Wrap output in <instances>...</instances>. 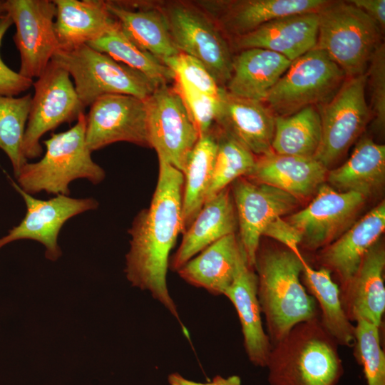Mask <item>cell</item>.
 Instances as JSON below:
<instances>
[{
	"label": "cell",
	"instance_id": "d6a6232c",
	"mask_svg": "<svg viewBox=\"0 0 385 385\" xmlns=\"http://www.w3.org/2000/svg\"><path fill=\"white\" fill-rule=\"evenodd\" d=\"M87 45L143 73L157 86L170 85L174 81L173 72L158 58L130 41L117 21L103 36Z\"/></svg>",
	"mask_w": 385,
	"mask_h": 385
},
{
	"label": "cell",
	"instance_id": "e0dca14e",
	"mask_svg": "<svg viewBox=\"0 0 385 385\" xmlns=\"http://www.w3.org/2000/svg\"><path fill=\"white\" fill-rule=\"evenodd\" d=\"M327 0H219L197 4L216 21L226 36L245 35L274 19L318 12Z\"/></svg>",
	"mask_w": 385,
	"mask_h": 385
},
{
	"label": "cell",
	"instance_id": "f546056e",
	"mask_svg": "<svg viewBox=\"0 0 385 385\" xmlns=\"http://www.w3.org/2000/svg\"><path fill=\"white\" fill-rule=\"evenodd\" d=\"M302 273L307 292L319 305V320L325 330L338 344L354 346V326L345 313L340 289L331 272L324 267L314 269L305 260Z\"/></svg>",
	"mask_w": 385,
	"mask_h": 385
},
{
	"label": "cell",
	"instance_id": "ab89813d",
	"mask_svg": "<svg viewBox=\"0 0 385 385\" xmlns=\"http://www.w3.org/2000/svg\"><path fill=\"white\" fill-rule=\"evenodd\" d=\"M12 24V19L8 14L0 19V47L6 32ZM33 83L32 79L11 69L0 56V96H17L27 91Z\"/></svg>",
	"mask_w": 385,
	"mask_h": 385
},
{
	"label": "cell",
	"instance_id": "9c48e42d",
	"mask_svg": "<svg viewBox=\"0 0 385 385\" xmlns=\"http://www.w3.org/2000/svg\"><path fill=\"white\" fill-rule=\"evenodd\" d=\"M33 85L34 94L21 150L26 160L41 155L40 140L45 133L77 120L85 109L68 71L51 61Z\"/></svg>",
	"mask_w": 385,
	"mask_h": 385
},
{
	"label": "cell",
	"instance_id": "e575fe53",
	"mask_svg": "<svg viewBox=\"0 0 385 385\" xmlns=\"http://www.w3.org/2000/svg\"><path fill=\"white\" fill-rule=\"evenodd\" d=\"M32 96H0V148L9 158L14 176L27 163L22 154V144Z\"/></svg>",
	"mask_w": 385,
	"mask_h": 385
},
{
	"label": "cell",
	"instance_id": "f35d334b",
	"mask_svg": "<svg viewBox=\"0 0 385 385\" xmlns=\"http://www.w3.org/2000/svg\"><path fill=\"white\" fill-rule=\"evenodd\" d=\"M366 86L370 94V111L375 130L382 132L385 126V44L374 53L366 71Z\"/></svg>",
	"mask_w": 385,
	"mask_h": 385
},
{
	"label": "cell",
	"instance_id": "603a6c76",
	"mask_svg": "<svg viewBox=\"0 0 385 385\" xmlns=\"http://www.w3.org/2000/svg\"><path fill=\"white\" fill-rule=\"evenodd\" d=\"M246 257L235 233L212 243L176 272L188 284L215 295H224Z\"/></svg>",
	"mask_w": 385,
	"mask_h": 385
},
{
	"label": "cell",
	"instance_id": "4dcf8cb0",
	"mask_svg": "<svg viewBox=\"0 0 385 385\" xmlns=\"http://www.w3.org/2000/svg\"><path fill=\"white\" fill-rule=\"evenodd\" d=\"M217 129L200 137L183 172V232L191 225L203 206L212 176L217 151Z\"/></svg>",
	"mask_w": 385,
	"mask_h": 385
},
{
	"label": "cell",
	"instance_id": "cb8c5ba5",
	"mask_svg": "<svg viewBox=\"0 0 385 385\" xmlns=\"http://www.w3.org/2000/svg\"><path fill=\"white\" fill-rule=\"evenodd\" d=\"M224 295L233 304L241 324L245 352L250 362L265 367L272 344L265 331L257 297V279L245 257Z\"/></svg>",
	"mask_w": 385,
	"mask_h": 385
},
{
	"label": "cell",
	"instance_id": "d590c367",
	"mask_svg": "<svg viewBox=\"0 0 385 385\" xmlns=\"http://www.w3.org/2000/svg\"><path fill=\"white\" fill-rule=\"evenodd\" d=\"M355 322L354 352L363 366L366 385H385V354L381 347L379 327L364 319Z\"/></svg>",
	"mask_w": 385,
	"mask_h": 385
},
{
	"label": "cell",
	"instance_id": "52a82bcc",
	"mask_svg": "<svg viewBox=\"0 0 385 385\" xmlns=\"http://www.w3.org/2000/svg\"><path fill=\"white\" fill-rule=\"evenodd\" d=\"M160 5L179 51L202 62L217 84L225 88L231 76L234 56L216 21L195 2L173 1Z\"/></svg>",
	"mask_w": 385,
	"mask_h": 385
},
{
	"label": "cell",
	"instance_id": "5b68a950",
	"mask_svg": "<svg viewBox=\"0 0 385 385\" xmlns=\"http://www.w3.org/2000/svg\"><path fill=\"white\" fill-rule=\"evenodd\" d=\"M317 14L314 48L326 53L346 77L365 73L374 53L382 43L378 25L348 1H329Z\"/></svg>",
	"mask_w": 385,
	"mask_h": 385
},
{
	"label": "cell",
	"instance_id": "f1b7e54d",
	"mask_svg": "<svg viewBox=\"0 0 385 385\" xmlns=\"http://www.w3.org/2000/svg\"><path fill=\"white\" fill-rule=\"evenodd\" d=\"M330 186L340 192H354L367 197L381 188L385 180V146L363 137L349 159L328 171Z\"/></svg>",
	"mask_w": 385,
	"mask_h": 385
},
{
	"label": "cell",
	"instance_id": "4fadbf2b",
	"mask_svg": "<svg viewBox=\"0 0 385 385\" xmlns=\"http://www.w3.org/2000/svg\"><path fill=\"white\" fill-rule=\"evenodd\" d=\"M86 118V142L91 153L120 141L150 147L145 100L106 95L90 106Z\"/></svg>",
	"mask_w": 385,
	"mask_h": 385
},
{
	"label": "cell",
	"instance_id": "8fae6325",
	"mask_svg": "<svg viewBox=\"0 0 385 385\" xmlns=\"http://www.w3.org/2000/svg\"><path fill=\"white\" fill-rule=\"evenodd\" d=\"M145 101L150 147L183 173L200 138L183 99L173 86L163 85Z\"/></svg>",
	"mask_w": 385,
	"mask_h": 385
},
{
	"label": "cell",
	"instance_id": "7a4b0ae2",
	"mask_svg": "<svg viewBox=\"0 0 385 385\" xmlns=\"http://www.w3.org/2000/svg\"><path fill=\"white\" fill-rule=\"evenodd\" d=\"M304 261L303 256L286 247H258L253 268L257 272L261 312L272 345L297 324L318 317L317 302L300 281Z\"/></svg>",
	"mask_w": 385,
	"mask_h": 385
},
{
	"label": "cell",
	"instance_id": "277c9868",
	"mask_svg": "<svg viewBox=\"0 0 385 385\" xmlns=\"http://www.w3.org/2000/svg\"><path fill=\"white\" fill-rule=\"evenodd\" d=\"M86 118L82 113L73 126L43 140L46 152L43 158L36 163H25L16 177L19 188L30 195L44 191L68 195L69 184L76 179L85 178L93 184L101 183L106 173L92 160L86 142Z\"/></svg>",
	"mask_w": 385,
	"mask_h": 385
},
{
	"label": "cell",
	"instance_id": "8992f818",
	"mask_svg": "<svg viewBox=\"0 0 385 385\" xmlns=\"http://www.w3.org/2000/svg\"><path fill=\"white\" fill-rule=\"evenodd\" d=\"M51 61L73 78L76 91L84 108L111 94L130 95L145 100L159 87L143 73L87 44L59 49Z\"/></svg>",
	"mask_w": 385,
	"mask_h": 385
},
{
	"label": "cell",
	"instance_id": "836d02e7",
	"mask_svg": "<svg viewBox=\"0 0 385 385\" xmlns=\"http://www.w3.org/2000/svg\"><path fill=\"white\" fill-rule=\"evenodd\" d=\"M217 135V151L205 202L237 179L247 177L252 172L256 160L255 155L246 147L218 128Z\"/></svg>",
	"mask_w": 385,
	"mask_h": 385
},
{
	"label": "cell",
	"instance_id": "44dd1931",
	"mask_svg": "<svg viewBox=\"0 0 385 385\" xmlns=\"http://www.w3.org/2000/svg\"><path fill=\"white\" fill-rule=\"evenodd\" d=\"M385 230V203L380 202L351 225L334 242L326 246L319 261L334 272L345 287L356 274L369 249L378 242Z\"/></svg>",
	"mask_w": 385,
	"mask_h": 385
},
{
	"label": "cell",
	"instance_id": "60d3db41",
	"mask_svg": "<svg viewBox=\"0 0 385 385\" xmlns=\"http://www.w3.org/2000/svg\"><path fill=\"white\" fill-rule=\"evenodd\" d=\"M262 235L277 240L297 256H302L299 250L301 245L299 233L282 217H278L270 222L265 229Z\"/></svg>",
	"mask_w": 385,
	"mask_h": 385
},
{
	"label": "cell",
	"instance_id": "484cf974",
	"mask_svg": "<svg viewBox=\"0 0 385 385\" xmlns=\"http://www.w3.org/2000/svg\"><path fill=\"white\" fill-rule=\"evenodd\" d=\"M237 225L235 207L227 187L204 203L183 232L182 242L170 260V267L174 271L178 270L212 243L234 234Z\"/></svg>",
	"mask_w": 385,
	"mask_h": 385
},
{
	"label": "cell",
	"instance_id": "1f68e13d",
	"mask_svg": "<svg viewBox=\"0 0 385 385\" xmlns=\"http://www.w3.org/2000/svg\"><path fill=\"white\" fill-rule=\"evenodd\" d=\"M322 138V123L316 106L287 116H276L272 150L280 155L315 157Z\"/></svg>",
	"mask_w": 385,
	"mask_h": 385
},
{
	"label": "cell",
	"instance_id": "b9f144b4",
	"mask_svg": "<svg viewBox=\"0 0 385 385\" xmlns=\"http://www.w3.org/2000/svg\"><path fill=\"white\" fill-rule=\"evenodd\" d=\"M349 3L363 11L380 28L381 32L385 29L384 0H351Z\"/></svg>",
	"mask_w": 385,
	"mask_h": 385
},
{
	"label": "cell",
	"instance_id": "7c38bea8",
	"mask_svg": "<svg viewBox=\"0 0 385 385\" xmlns=\"http://www.w3.org/2000/svg\"><path fill=\"white\" fill-rule=\"evenodd\" d=\"M6 5L16 26L13 39L20 53L19 73L38 78L60 49L53 29L56 5L50 0H6Z\"/></svg>",
	"mask_w": 385,
	"mask_h": 385
},
{
	"label": "cell",
	"instance_id": "74e56055",
	"mask_svg": "<svg viewBox=\"0 0 385 385\" xmlns=\"http://www.w3.org/2000/svg\"><path fill=\"white\" fill-rule=\"evenodd\" d=\"M164 63L173 72L175 78L188 83L202 93L220 96L222 87L217 84L207 68L197 58L180 52L165 59Z\"/></svg>",
	"mask_w": 385,
	"mask_h": 385
},
{
	"label": "cell",
	"instance_id": "ffe728a7",
	"mask_svg": "<svg viewBox=\"0 0 385 385\" xmlns=\"http://www.w3.org/2000/svg\"><path fill=\"white\" fill-rule=\"evenodd\" d=\"M107 7L126 36L162 62L180 53L160 3L106 1Z\"/></svg>",
	"mask_w": 385,
	"mask_h": 385
},
{
	"label": "cell",
	"instance_id": "d6986e66",
	"mask_svg": "<svg viewBox=\"0 0 385 385\" xmlns=\"http://www.w3.org/2000/svg\"><path fill=\"white\" fill-rule=\"evenodd\" d=\"M318 21L317 12L280 17L245 35L232 38L230 44L240 51L267 49L293 61L315 47Z\"/></svg>",
	"mask_w": 385,
	"mask_h": 385
},
{
	"label": "cell",
	"instance_id": "83f0119b",
	"mask_svg": "<svg viewBox=\"0 0 385 385\" xmlns=\"http://www.w3.org/2000/svg\"><path fill=\"white\" fill-rule=\"evenodd\" d=\"M53 1L56 8L53 29L60 49L87 44L103 36L116 23L106 1Z\"/></svg>",
	"mask_w": 385,
	"mask_h": 385
},
{
	"label": "cell",
	"instance_id": "5bb4252c",
	"mask_svg": "<svg viewBox=\"0 0 385 385\" xmlns=\"http://www.w3.org/2000/svg\"><path fill=\"white\" fill-rule=\"evenodd\" d=\"M365 199L359 193L340 192L322 184L312 202L287 222L299 233L305 247H325L352 225Z\"/></svg>",
	"mask_w": 385,
	"mask_h": 385
},
{
	"label": "cell",
	"instance_id": "6da1fadb",
	"mask_svg": "<svg viewBox=\"0 0 385 385\" xmlns=\"http://www.w3.org/2000/svg\"><path fill=\"white\" fill-rule=\"evenodd\" d=\"M158 163V178L150 204L138 213L128 230L131 239L125 272L133 286L149 292L178 319L188 337L167 286L170 252L183 231L184 178L183 173L171 165L161 160Z\"/></svg>",
	"mask_w": 385,
	"mask_h": 385
},
{
	"label": "cell",
	"instance_id": "30bf717a",
	"mask_svg": "<svg viewBox=\"0 0 385 385\" xmlns=\"http://www.w3.org/2000/svg\"><path fill=\"white\" fill-rule=\"evenodd\" d=\"M366 87V73L346 77L329 101L317 106L321 118L322 138L314 158L327 169L345 154L371 118Z\"/></svg>",
	"mask_w": 385,
	"mask_h": 385
},
{
	"label": "cell",
	"instance_id": "8d00e7d4",
	"mask_svg": "<svg viewBox=\"0 0 385 385\" xmlns=\"http://www.w3.org/2000/svg\"><path fill=\"white\" fill-rule=\"evenodd\" d=\"M173 86L183 99L200 137L209 133L215 125L220 96L202 93L177 78Z\"/></svg>",
	"mask_w": 385,
	"mask_h": 385
},
{
	"label": "cell",
	"instance_id": "7402d4cb",
	"mask_svg": "<svg viewBox=\"0 0 385 385\" xmlns=\"http://www.w3.org/2000/svg\"><path fill=\"white\" fill-rule=\"evenodd\" d=\"M385 250L378 242L364 256L354 277L340 289L343 308L349 319H364L380 327L385 311L383 272Z\"/></svg>",
	"mask_w": 385,
	"mask_h": 385
},
{
	"label": "cell",
	"instance_id": "2e32d148",
	"mask_svg": "<svg viewBox=\"0 0 385 385\" xmlns=\"http://www.w3.org/2000/svg\"><path fill=\"white\" fill-rule=\"evenodd\" d=\"M232 195L240 228V241L253 268L260 238L270 222L289 212L297 198L274 186L240 178L232 183Z\"/></svg>",
	"mask_w": 385,
	"mask_h": 385
},
{
	"label": "cell",
	"instance_id": "ac0fdd59",
	"mask_svg": "<svg viewBox=\"0 0 385 385\" xmlns=\"http://www.w3.org/2000/svg\"><path fill=\"white\" fill-rule=\"evenodd\" d=\"M275 118L264 102L232 96L222 88L215 125L255 155L272 151Z\"/></svg>",
	"mask_w": 385,
	"mask_h": 385
},
{
	"label": "cell",
	"instance_id": "d4e9b609",
	"mask_svg": "<svg viewBox=\"0 0 385 385\" xmlns=\"http://www.w3.org/2000/svg\"><path fill=\"white\" fill-rule=\"evenodd\" d=\"M328 169L314 158L280 155L273 151L256 158L249 180L277 188L296 198L317 191Z\"/></svg>",
	"mask_w": 385,
	"mask_h": 385
},
{
	"label": "cell",
	"instance_id": "9a60e30c",
	"mask_svg": "<svg viewBox=\"0 0 385 385\" xmlns=\"http://www.w3.org/2000/svg\"><path fill=\"white\" fill-rule=\"evenodd\" d=\"M9 178L22 196L26 212L17 226L0 238V249L13 241L33 240L45 246L47 259L56 260L61 255L57 239L64 223L77 215L96 209L98 202L92 197L73 198L66 195H57L46 200L36 199L22 190L10 177Z\"/></svg>",
	"mask_w": 385,
	"mask_h": 385
},
{
	"label": "cell",
	"instance_id": "3957f363",
	"mask_svg": "<svg viewBox=\"0 0 385 385\" xmlns=\"http://www.w3.org/2000/svg\"><path fill=\"white\" fill-rule=\"evenodd\" d=\"M265 367L269 385H337L344 374L338 344L319 317L272 344Z\"/></svg>",
	"mask_w": 385,
	"mask_h": 385
},
{
	"label": "cell",
	"instance_id": "7bdbcfd3",
	"mask_svg": "<svg viewBox=\"0 0 385 385\" xmlns=\"http://www.w3.org/2000/svg\"><path fill=\"white\" fill-rule=\"evenodd\" d=\"M168 383L169 385H242L241 379L237 375L227 378L217 375L210 381L201 383L185 379L176 372L168 376Z\"/></svg>",
	"mask_w": 385,
	"mask_h": 385
},
{
	"label": "cell",
	"instance_id": "4316f807",
	"mask_svg": "<svg viewBox=\"0 0 385 385\" xmlns=\"http://www.w3.org/2000/svg\"><path fill=\"white\" fill-rule=\"evenodd\" d=\"M291 63L267 49L242 50L233 57L231 76L224 88L232 96L265 102Z\"/></svg>",
	"mask_w": 385,
	"mask_h": 385
},
{
	"label": "cell",
	"instance_id": "ba28073f",
	"mask_svg": "<svg viewBox=\"0 0 385 385\" xmlns=\"http://www.w3.org/2000/svg\"><path fill=\"white\" fill-rule=\"evenodd\" d=\"M346 76L323 51L314 48L292 61L265 103L275 116H287L329 101Z\"/></svg>",
	"mask_w": 385,
	"mask_h": 385
},
{
	"label": "cell",
	"instance_id": "ee69618b",
	"mask_svg": "<svg viewBox=\"0 0 385 385\" xmlns=\"http://www.w3.org/2000/svg\"><path fill=\"white\" fill-rule=\"evenodd\" d=\"M7 14L6 1L0 0V19Z\"/></svg>",
	"mask_w": 385,
	"mask_h": 385
}]
</instances>
